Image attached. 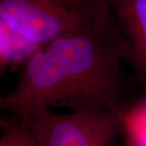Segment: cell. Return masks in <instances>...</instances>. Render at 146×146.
I'll return each mask as SVG.
<instances>
[{
  "instance_id": "obj_1",
  "label": "cell",
  "mask_w": 146,
  "mask_h": 146,
  "mask_svg": "<svg viewBox=\"0 0 146 146\" xmlns=\"http://www.w3.org/2000/svg\"><path fill=\"white\" fill-rule=\"evenodd\" d=\"M123 62L115 44L103 36L59 37L27 58L14 88L1 97L0 108L16 115L39 107L123 112L137 82L126 72Z\"/></svg>"
},
{
  "instance_id": "obj_2",
  "label": "cell",
  "mask_w": 146,
  "mask_h": 146,
  "mask_svg": "<svg viewBox=\"0 0 146 146\" xmlns=\"http://www.w3.org/2000/svg\"><path fill=\"white\" fill-rule=\"evenodd\" d=\"M73 34L115 43L110 0H0L2 68L24 63L42 46Z\"/></svg>"
},
{
  "instance_id": "obj_3",
  "label": "cell",
  "mask_w": 146,
  "mask_h": 146,
  "mask_svg": "<svg viewBox=\"0 0 146 146\" xmlns=\"http://www.w3.org/2000/svg\"><path fill=\"white\" fill-rule=\"evenodd\" d=\"M17 116L30 127L39 146H116L123 125V113L115 110L59 113L39 107Z\"/></svg>"
},
{
  "instance_id": "obj_4",
  "label": "cell",
  "mask_w": 146,
  "mask_h": 146,
  "mask_svg": "<svg viewBox=\"0 0 146 146\" xmlns=\"http://www.w3.org/2000/svg\"><path fill=\"white\" fill-rule=\"evenodd\" d=\"M116 46L146 91V0H110Z\"/></svg>"
},
{
  "instance_id": "obj_5",
  "label": "cell",
  "mask_w": 146,
  "mask_h": 146,
  "mask_svg": "<svg viewBox=\"0 0 146 146\" xmlns=\"http://www.w3.org/2000/svg\"><path fill=\"white\" fill-rule=\"evenodd\" d=\"M2 118L0 146H39L30 127L19 116Z\"/></svg>"
},
{
  "instance_id": "obj_6",
  "label": "cell",
  "mask_w": 146,
  "mask_h": 146,
  "mask_svg": "<svg viewBox=\"0 0 146 146\" xmlns=\"http://www.w3.org/2000/svg\"><path fill=\"white\" fill-rule=\"evenodd\" d=\"M123 146H136V145L134 144L133 141L130 138V136H127V134H126L125 141H124V145H123Z\"/></svg>"
}]
</instances>
